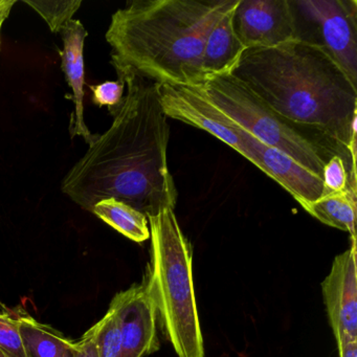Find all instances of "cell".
<instances>
[{"label": "cell", "mask_w": 357, "mask_h": 357, "mask_svg": "<svg viewBox=\"0 0 357 357\" xmlns=\"http://www.w3.org/2000/svg\"><path fill=\"white\" fill-rule=\"evenodd\" d=\"M91 212L119 233L142 243L150 239L149 221L144 213L116 198L100 200Z\"/></svg>", "instance_id": "16"}, {"label": "cell", "mask_w": 357, "mask_h": 357, "mask_svg": "<svg viewBox=\"0 0 357 357\" xmlns=\"http://www.w3.org/2000/svg\"><path fill=\"white\" fill-rule=\"evenodd\" d=\"M242 139L252 152V164L277 181L301 206H307L325 194L323 179L283 152L265 145L244 129Z\"/></svg>", "instance_id": "11"}, {"label": "cell", "mask_w": 357, "mask_h": 357, "mask_svg": "<svg viewBox=\"0 0 357 357\" xmlns=\"http://www.w3.org/2000/svg\"><path fill=\"white\" fill-rule=\"evenodd\" d=\"M76 357H99L98 356L93 327L87 330L84 335L80 340H77Z\"/></svg>", "instance_id": "22"}, {"label": "cell", "mask_w": 357, "mask_h": 357, "mask_svg": "<svg viewBox=\"0 0 357 357\" xmlns=\"http://www.w3.org/2000/svg\"><path fill=\"white\" fill-rule=\"evenodd\" d=\"M127 93L114 122L68 171L61 190L91 212L100 200L116 198L147 217L174 208L177 190L169 170L168 116L158 84L131 70H116Z\"/></svg>", "instance_id": "1"}, {"label": "cell", "mask_w": 357, "mask_h": 357, "mask_svg": "<svg viewBox=\"0 0 357 357\" xmlns=\"http://www.w3.org/2000/svg\"><path fill=\"white\" fill-rule=\"evenodd\" d=\"M195 89L242 129L321 178L324 166L333 155L342 156L348 162L351 176L356 174V167L331 142L275 114L231 75L208 79Z\"/></svg>", "instance_id": "5"}, {"label": "cell", "mask_w": 357, "mask_h": 357, "mask_svg": "<svg viewBox=\"0 0 357 357\" xmlns=\"http://www.w3.org/2000/svg\"><path fill=\"white\" fill-rule=\"evenodd\" d=\"M324 303L336 342L357 340L356 238L334 259L321 283Z\"/></svg>", "instance_id": "10"}, {"label": "cell", "mask_w": 357, "mask_h": 357, "mask_svg": "<svg viewBox=\"0 0 357 357\" xmlns=\"http://www.w3.org/2000/svg\"><path fill=\"white\" fill-rule=\"evenodd\" d=\"M321 179L325 187V194L330 192L337 193L350 187L356 188V181L351 178L348 162L340 155H333L326 162Z\"/></svg>", "instance_id": "20"}, {"label": "cell", "mask_w": 357, "mask_h": 357, "mask_svg": "<svg viewBox=\"0 0 357 357\" xmlns=\"http://www.w3.org/2000/svg\"><path fill=\"white\" fill-rule=\"evenodd\" d=\"M231 76L282 118L323 135L356 166L357 87L319 45L244 52Z\"/></svg>", "instance_id": "2"}, {"label": "cell", "mask_w": 357, "mask_h": 357, "mask_svg": "<svg viewBox=\"0 0 357 357\" xmlns=\"http://www.w3.org/2000/svg\"><path fill=\"white\" fill-rule=\"evenodd\" d=\"M0 349L11 357H28L16 312L0 311Z\"/></svg>", "instance_id": "19"}, {"label": "cell", "mask_w": 357, "mask_h": 357, "mask_svg": "<svg viewBox=\"0 0 357 357\" xmlns=\"http://www.w3.org/2000/svg\"><path fill=\"white\" fill-rule=\"evenodd\" d=\"M0 357H11L10 355H8L7 353L3 352L1 349H0Z\"/></svg>", "instance_id": "25"}, {"label": "cell", "mask_w": 357, "mask_h": 357, "mask_svg": "<svg viewBox=\"0 0 357 357\" xmlns=\"http://www.w3.org/2000/svg\"><path fill=\"white\" fill-rule=\"evenodd\" d=\"M165 114L173 120L202 129L252 162V155L242 139L243 129L208 102L195 87L158 84Z\"/></svg>", "instance_id": "7"}, {"label": "cell", "mask_w": 357, "mask_h": 357, "mask_svg": "<svg viewBox=\"0 0 357 357\" xmlns=\"http://www.w3.org/2000/svg\"><path fill=\"white\" fill-rule=\"evenodd\" d=\"M239 0H135L112 15L106 41L114 70H131L156 84L197 87L204 43Z\"/></svg>", "instance_id": "3"}, {"label": "cell", "mask_w": 357, "mask_h": 357, "mask_svg": "<svg viewBox=\"0 0 357 357\" xmlns=\"http://www.w3.org/2000/svg\"><path fill=\"white\" fill-rule=\"evenodd\" d=\"M91 91V101L102 107L107 106L109 114H114L122 105L124 100L125 83L123 81H106L95 86H89Z\"/></svg>", "instance_id": "21"}, {"label": "cell", "mask_w": 357, "mask_h": 357, "mask_svg": "<svg viewBox=\"0 0 357 357\" xmlns=\"http://www.w3.org/2000/svg\"><path fill=\"white\" fill-rule=\"evenodd\" d=\"M340 357H357V340L337 342Z\"/></svg>", "instance_id": "23"}, {"label": "cell", "mask_w": 357, "mask_h": 357, "mask_svg": "<svg viewBox=\"0 0 357 357\" xmlns=\"http://www.w3.org/2000/svg\"><path fill=\"white\" fill-rule=\"evenodd\" d=\"M303 208L324 225L348 231L351 238H356V188L350 187L337 193L324 194Z\"/></svg>", "instance_id": "15"}, {"label": "cell", "mask_w": 357, "mask_h": 357, "mask_svg": "<svg viewBox=\"0 0 357 357\" xmlns=\"http://www.w3.org/2000/svg\"><path fill=\"white\" fill-rule=\"evenodd\" d=\"M109 307L120 321V357H144L160 349L158 312L145 281L116 294Z\"/></svg>", "instance_id": "9"}, {"label": "cell", "mask_w": 357, "mask_h": 357, "mask_svg": "<svg viewBox=\"0 0 357 357\" xmlns=\"http://www.w3.org/2000/svg\"><path fill=\"white\" fill-rule=\"evenodd\" d=\"M15 0H0V34H1V29L5 24L7 18L11 13L12 8L15 5Z\"/></svg>", "instance_id": "24"}, {"label": "cell", "mask_w": 357, "mask_h": 357, "mask_svg": "<svg viewBox=\"0 0 357 357\" xmlns=\"http://www.w3.org/2000/svg\"><path fill=\"white\" fill-rule=\"evenodd\" d=\"M233 22L246 50L269 49L298 39L296 16L289 0H239Z\"/></svg>", "instance_id": "8"}, {"label": "cell", "mask_w": 357, "mask_h": 357, "mask_svg": "<svg viewBox=\"0 0 357 357\" xmlns=\"http://www.w3.org/2000/svg\"><path fill=\"white\" fill-rule=\"evenodd\" d=\"M149 221L150 263L145 281L158 321L178 357H204L194 291L192 248L174 208H165Z\"/></svg>", "instance_id": "4"}, {"label": "cell", "mask_w": 357, "mask_h": 357, "mask_svg": "<svg viewBox=\"0 0 357 357\" xmlns=\"http://www.w3.org/2000/svg\"><path fill=\"white\" fill-rule=\"evenodd\" d=\"M29 7L37 12L53 33H61L82 5L81 0L73 1H32L24 0Z\"/></svg>", "instance_id": "18"}, {"label": "cell", "mask_w": 357, "mask_h": 357, "mask_svg": "<svg viewBox=\"0 0 357 357\" xmlns=\"http://www.w3.org/2000/svg\"><path fill=\"white\" fill-rule=\"evenodd\" d=\"M296 22L311 26L302 40L321 47L357 84V3L355 0L291 1Z\"/></svg>", "instance_id": "6"}, {"label": "cell", "mask_w": 357, "mask_h": 357, "mask_svg": "<svg viewBox=\"0 0 357 357\" xmlns=\"http://www.w3.org/2000/svg\"><path fill=\"white\" fill-rule=\"evenodd\" d=\"M20 331L28 357H76L77 340L66 337L61 332L18 311Z\"/></svg>", "instance_id": "14"}, {"label": "cell", "mask_w": 357, "mask_h": 357, "mask_svg": "<svg viewBox=\"0 0 357 357\" xmlns=\"http://www.w3.org/2000/svg\"><path fill=\"white\" fill-rule=\"evenodd\" d=\"M60 34L63 39V50L59 52L61 68L66 75V82L72 89L73 96L70 98L75 105L70 123V137H83L91 145L98 135H93L89 131L84 119V45L87 31L80 20H73Z\"/></svg>", "instance_id": "12"}, {"label": "cell", "mask_w": 357, "mask_h": 357, "mask_svg": "<svg viewBox=\"0 0 357 357\" xmlns=\"http://www.w3.org/2000/svg\"><path fill=\"white\" fill-rule=\"evenodd\" d=\"M98 356L120 357L122 333L116 311L109 307L106 314L93 326Z\"/></svg>", "instance_id": "17"}, {"label": "cell", "mask_w": 357, "mask_h": 357, "mask_svg": "<svg viewBox=\"0 0 357 357\" xmlns=\"http://www.w3.org/2000/svg\"><path fill=\"white\" fill-rule=\"evenodd\" d=\"M238 3L219 20L206 37L202 52V70L206 81L231 75L245 52V47L234 29V12Z\"/></svg>", "instance_id": "13"}]
</instances>
